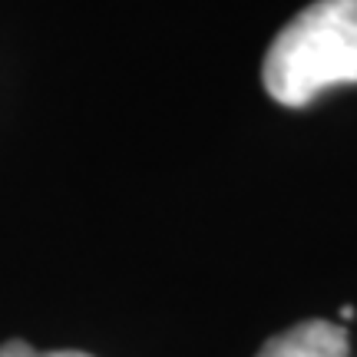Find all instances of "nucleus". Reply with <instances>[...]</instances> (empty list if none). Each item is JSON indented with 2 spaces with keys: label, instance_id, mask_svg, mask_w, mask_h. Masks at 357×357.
<instances>
[{
  "label": "nucleus",
  "instance_id": "3",
  "mask_svg": "<svg viewBox=\"0 0 357 357\" xmlns=\"http://www.w3.org/2000/svg\"><path fill=\"white\" fill-rule=\"evenodd\" d=\"M0 357H93V354H83V351H50V354H40L26 341H7V344H0Z\"/></svg>",
  "mask_w": 357,
  "mask_h": 357
},
{
  "label": "nucleus",
  "instance_id": "2",
  "mask_svg": "<svg viewBox=\"0 0 357 357\" xmlns=\"http://www.w3.org/2000/svg\"><path fill=\"white\" fill-rule=\"evenodd\" d=\"M347 331L334 321L311 318L275 334L258 357H347Z\"/></svg>",
  "mask_w": 357,
  "mask_h": 357
},
{
  "label": "nucleus",
  "instance_id": "1",
  "mask_svg": "<svg viewBox=\"0 0 357 357\" xmlns=\"http://www.w3.org/2000/svg\"><path fill=\"white\" fill-rule=\"evenodd\" d=\"M261 83L281 106H307L331 86L357 83V0H314L271 40Z\"/></svg>",
  "mask_w": 357,
  "mask_h": 357
}]
</instances>
